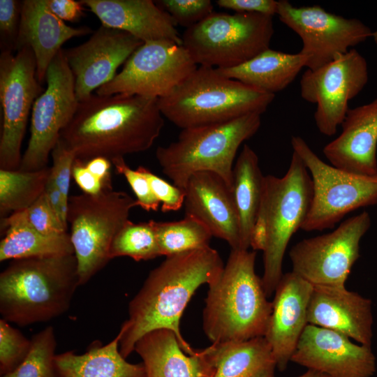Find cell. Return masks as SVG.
<instances>
[{"instance_id":"cell-1","label":"cell","mask_w":377,"mask_h":377,"mask_svg":"<svg viewBox=\"0 0 377 377\" xmlns=\"http://www.w3.org/2000/svg\"><path fill=\"white\" fill-rule=\"evenodd\" d=\"M223 267L219 252L210 246L165 257L129 303L128 318L119 330L122 356L126 358L142 336L158 329L173 331L182 350L194 354L196 350L180 332V319L197 289L216 281Z\"/></svg>"},{"instance_id":"cell-2","label":"cell","mask_w":377,"mask_h":377,"mask_svg":"<svg viewBox=\"0 0 377 377\" xmlns=\"http://www.w3.org/2000/svg\"><path fill=\"white\" fill-rule=\"evenodd\" d=\"M163 117L158 98L92 94L78 102L59 140L82 163L95 157L112 162L148 150L161 133Z\"/></svg>"},{"instance_id":"cell-3","label":"cell","mask_w":377,"mask_h":377,"mask_svg":"<svg viewBox=\"0 0 377 377\" xmlns=\"http://www.w3.org/2000/svg\"><path fill=\"white\" fill-rule=\"evenodd\" d=\"M256 257L255 251L231 249L220 276L208 286L202 329L212 343L265 336L272 304L256 273Z\"/></svg>"},{"instance_id":"cell-4","label":"cell","mask_w":377,"mask_h":377,"mask_svg":"<svg viewBox=\"0 0 377 377\" xmlns=\"http://www.w3.org/2000/svg\"><path fill=\"white\" fill-rule=\"evenodd\" d=\"M79 286L74 254L13 260L0 274L1 318L20 326L53 319Z\"/></svg>"},{"instance_id":"cell-5","label":"cell","mask_w":377,"mask_h":377,"mask_svg":"<svg viewBox=\"0 0 377 377\" xmlns=\"http://www.w3.org/2000/svg\"><path fill=\"white\" fill-rule=\"evenodd\" d=\"M312 198L310 174L293 151L287 172L281 177L264 176L260 207L250 247L263 252L261 278L267 297L274 293L283 276L282 264L292 236L307 216Z\"/></svg>"},{"instance_id":"cell-6","label":"cell","mask_w":377,"mask_h":377,"mask_svg":"<svg viewBox=\"0 0 377 377\" xmlns=\"http://www.w3.org/2000/svg\"><path fill=\"white\" fill-rule=\"evenodd\" d=\"M274 94L199 66L169 94L158 98L164 117L182 129L265 112Z\"/></svg>"},{"instance_id":"cell-7","label":"cell","mask_w":377,"mask_h":377,"mask_svg":"<svg viewBox=\"0 0 377 377\" xmlns=\"http://www.w3.org/2000/svg\"><path fill=\"white\" fill-rule=\"evenodd\" d=\"M261 124V114L182 129L177 139L159 146L156 158L164 175L185 190L190 177L200 172L220 176L232 191L234 160L240 145L253 136Z\"/></svg>"},{"instance_id":"cell-8","label":"cell","mask_w":377,"mask_h":377,"mask_svg":"<svg viewBox=\"0 0 377 377\" xmlns=\"http://www.w3.org/2000/svg\"><path fill=\"white\" fill-rule=\"evenodd\" d=\"M273 17L212 13L184 32L182 45L197 65L230 68L269 48Z\"/></svg>"},{"instance_id":"cell-9","label":"cell","mask_w":377,"mask_h":377,"mask_svg":"<svg viewBox=\"0 0 377 377\" xmlns=\"http://www.w3.org/2000/svg\"><path fill=\"white\" fill-rule=\"evenodd\" d=\"M135 206V199L129 194L113 189L69 197L67 222L80 286L87 283L110 260L112 242Z\"/></svg>"},{"instance_id":"cell-10","label":"cell","mask_w":377,"mask_h":377,"mask_svg":"<svg viewBox=\"0 0 377 377\" xmlns=\"http://www.w3.org/2000/svg\"><path fill=\"white\" fill-rule=\"evenodd\" d=\"M291 145L312 182L311 205L302 230L321 231L332 228L346 214L377 205V173L357 174L327 164L299 136L292 137Z\"/></svg>"},{"instance_id":"cell-11","label":"cell","mask_w":377,"mask_h":377,"mask_svg":"<svg viewBox=\"0 0 377 377\" xmlns=\"http://www.w3.org/2000/svg\"><path fill=\"white\" fill-rule=\"evenodd\" d=\"M44 91L36 76L33 51L24 47L16 52H1L0 102L2 125L0 169L17 170L29 114Z\"/></svg>"},{"instance_id":"cell-12","label":"cell","mask_w":377,"mask_h":377,"mask_svg":"<svg viewBox=\"0 0 377 377\" xmlns=\"http://www.w3.org/2000/svg\"><path fill=\"white\" fill-rule=\"evenodd\" d=\"M45 82V89L32 108L30 138L18 169L21 171L38 170L47 166L61 131L73 119L78 105L74 77L64 49L50 64Z\"/></svg>"},{"instance_id":"cell-13","label":"cell","mask_w":377,"mask_h":377,"mask_svg":"<svg viewBox=\"0 0 377 377\" xmlns=\"http://www.w3.org/2000/svg\"><path fill=\"white\" fill-rule=\"evenodd\" d=\"M198 67L182 45L170 40L143 43L121 71L96 94L161 98L169 94Z\"/></svg>"},{"instance_id":"cell-14","label":"cell","mask_w":377,"mask_h":377,"mask_svg":"<svg viewBox=\"0 0 377 377\" xmlns=\"http://www.w3.org/2000/svg\"><path fill=\"white\" fill-rule=\"evenodd\" d=\"M364 211L342 222L334 231L294 245L289 256L293 272L313 286H345L360 256V243L371 227Z\"/></svg>"},{"instance_id":"cell-15","label":"cell","mask_w":377,"mask_h":377,"mask_svg":"<svg viewBox=\"0 0 377 377\" xmlns=\"http://www.w3.org/2000/svg\"><path fill=\"white\" fill-rule=\"evenodd\" d=\"M276 15L302 41L300 52L306 67L317 69L346 54L372 36L371 29L356 18H346L319 6L296 7L278 1Z\"/></svg>"},{"instance_id":"cell-16","label":"cell","mask_w":377,"mask_h":377,"mask_svg":"<svg viewBox=\"0 0 377 377\" xmlns=\"http://www.w3.org/2000/svg\"><path fill=\"white\" fill-rule=\"evenodd\" d=\"M369 80L368 65L355 49L315 70L306 69L300 82V94L316 105L314 120L319 132L334 135L350 109L348 102Z\"/></svg>"},{"instance_id":"cell-17","label":"cell","mask_w":377,"mask_h":377,"mask_svg":"<svg viewBox=\"0 0 377 377\" xmlns=\"http://www.w3.org/2000/svg\"><path fill=\"white\" fill-rule=\"evenodd\" d=\"M143 43L131 34L101 26L82 44L64 50L74 77L75 94L83 101L110 82L117 70Z\"/></svg>"},{"instance_id":"cell-18","label":"cell","mask_w":377,"mask_h":377,"mask_svg":"<svg viewBox=\"0 0 377 377\" xmlns=\"http://www.w3.org/2000/svg\"><path fill=\"white\" fill-rule=\"evenodd\" d=\"M336 331L308 324L291 362L329 377H371L376 357L371 346L356 344Z\"/></svg>"},{"instance_id":"cell-19","label":"cell","mask_w":377,"mask_h":377,"mask_svg":"<svg viewBox=\"0 0 377 377\" xmlns=\"http://www.w3.org/2000/svg\"><path fill=\"white\" fill-rule=\"evenodd\" d=\"M313 286L293 272L278 283L264 337L269 343L280 371L286 369L308 325V306Z\"/></svg>"},{"instance_id":"cell-20","label":"cell","mask_w":377,"mask_h":377,"mask_svg":"<svg viewBox=\"0 0 377 377\" xmlns=\"http://www.w3.org/2000/svg\"><path fill=\"white\" fill-rule=\"evenodd\" d=\"M372 302L346 286H313L308 324L330 329L360 344L371 346L374 322Z\"/></svg>"},{"instance_id":"cell-21","label":"cell","mask_w":377,"mask_h":377,"mask_svg":"<svg viewBox=\"0 0 377 377\" xmlns=\"http://www.w3.org/2000/svg\"><path fill=\"white\" fill-rule=\"evenodd\" d=\"M185 216L202 222L212 236L225 240L231 249L240 246L239 223L232 191L218 175L200 172L185 187Z\"/></svg>"},{"instance_id":"cell-22","label":"cell","mask_w":377,"mask_h":377,"mask_svg":"<svg viewBox=\"0 0 377 377\" xmlns=\"http://www.w3.org/2000/svg\"><path fill=\"white\" fill-rule=\"evenodd\" d=\"M341 134L323 152L331 165L362 175L377 173V98L349 109Z\"/></svg>"},{"instance_id":"cell-23","label":"cell","mask_w":377,"mask_h":377,"mask_svg":"<svg viewBox=\"0 0 377 377\" xmlns=\"http://www.w3.org/2000/svg\"><path fill=\"white\" fill-rule=\"evenodd\" d=\"M134 351L141 357L146 377H214L216 371L213 344L193 355L181 348L175 333L158 329L142 336Z\"/></svg>"},{"instance_id":"cell-24","label":"cell","mask_w":377,"mask_h":377,"mask_svg":"<svg viewBox=\"0 0 377 377\" xmlns=\"http://www.w3.org/2000/svg\"><path fill=\"white\" fill-rule=\"evenodd\" d=\"M108 28L127 32L143 43L170 40L182 45L176 24L151 0H81Z\"/></svg>"},{"instance_id":"cell-25","label":"cell","mask_w":377,"mask_h":377,"mask_svg":"<svg viewBox=\"0 0 377 377\" xmlns=\"http://www.w3.org/2000/svg\"><path fill=\"white\" fill-rule=\"evenodd\" d=\"M87 27H72L56 16L47 7V0L22 1L21 20L16 52L24 47L34 52L36 76L42 84L47 71L68 40L89 34Z\"/></svg>"},{"instance_id":"cell-26","label":"cell","mask_w":377,"mask_h":377,"mask_svg":"<svg viewBox=\"0 0 377 377\" xmlns=\"http://www.w3.org/2000/svg\"><path fill=\"white\" fill-rule=\"evenodd\" d=\"M306 62V57L300 52L290 54L268 48L239 66L216 69L226 77L274 94L291 84Z\"/></svg>"},{"instance_id":"cell-27","label":"cell","mask_w":377,"mask_h":377,"mask_svg":"<svg viewBox=\"0 0 377 377\" xmlns=\"http://www.w3.org/2000/svg\"><path fill=\"white\" fill-rule=\"evenodd\" d=\"M119 331L110 343L96 341L83 354L67 351L55 356L63 377H146L142 362L126 361L119 350Z\"/></svg>"},{"instance_id":"cell-28","label":"cell","mask_w":377,"mask_h":377,"mask_svg":"<svg viewBox=\"0 0 377 377\" xmlns=\"http://www.w3.org/2000/svg\"><path fill=\"white\" fill-rule=\"evenodd\" d=\"M0 261L33 258H49L74 254L69 233L47 235L33 228L21 212L1 219Z\"/></svg>"},{"instance_id":"cell-29","label":"cell","mask_w":377,"mask_h":377,"mask_svg":"<svg viewBox=\"0 0 377 377\" xmlns=\"http://www.w3.org/2000/svg\"><path fill=\"white\" fill-rule=\"evenodd\" d=\"M263 182L256 153L244 145L234 164L232 185L239 217L240 249L250 247L251 232L261 204Z\"/></svg>"},{"instance_id":"cell-30","label":"cell","mask_w":377,"mask_h":377,"mask_svg":"<svg viewBox=\"0 0 377 377\" xmlns=\"http://www.w3.org/2000/svg\"><path fill=\"white\" fill-rule=\"evenodd\" d=\"M214 346V377H274L276 362L264 337Z\"/></svg>"},{"instance_id":"cell-31","label":"cell","mask_w":377,"mask_h":377,"mask_svg":"<svg viewBox=\"0 0 377 377\" xmlns=\"http://www.w3.org/2000/svg\"><path fill=\"white\" fill-rule=\"evenodd\" d=\"M51 168L34 171L0 169L1 219L29 208L45 192Z\"/></svg>"},{"instance_id":"cell-32","label":"cell","mask_w":377,"mask_h":377,"mask_svg":"<svg viewBox=\"0 0 377 377\" xmlns=\"http://www.w3.org/2000/svg\"><path fill=\"white\" fill-rule=\"evenodd\" d=\"M153 221L161 256L202 249L209 246V230L194 217L185 216L177 221Z\"/></svg>"},{"instance_id":"cell-33","label":"cell","mask_w":377,"mask_h":377,"mask_svg":"<svg viewBox=\"0 0 377 377\" xmlns=\"http://www.w3.org/2000/svg\"><path fill=\"white\" fill-rule=\"evenodd\" d=\"M109 255L110 260L127 256L135 261L161 256L153 221L135 223L128 220L114 236Z\"/></svg>"},{"instance_id":"cell-34","label":"cell","mask_w":377,"mask_h":377,"mask_svg":"<svg viewBox=\"0 0 377 377\" xmlns=\"http://www.w3.org/2000/svg\"><path fill=\"white\" fill-rule=\"evenodd\" d=\"M56 346L54 330L47 326L32 336L29 352L20 366L1 377H63L55 362Z\"/></svg>"},{"instance_id":"cell-35","label":"cell","mask_w":377,"mask_h":377,"mask_svg":"<svg viewBox=\"0 0 377 377\" xmlns=\"http://www.w3.org/2000/svg\"><path fill=\"white\" fill-rule=\"evenodd\" d=\"M31 348L28 339L9 322L0 320V374H9L24 361Z\"/></svg>"},{"instance_id":"cell-36","label":"cell","mask_w":377,"mask_h":377,"mask_svg":"<svg viewBox=\"0 0 377 377\" xmlns=\"http://www.w3.org/2000/svg\"><path fill=\"white\" fill-rule=\"evenodd\" d=\"M172 17L175 23L186 29L198 24L213 13L209 0H158L154 1Z\"/></svg>"},{"instance_id":"cell-37","label":"cell","mask_w":377,"mask_h":377,"mask_svg":"<svg viewBox=\"0 0 377 377\" xmlns=\"http://www.w3.org/2000/svg\"><path fill=\"white\" fill-rule=\"evenodd\" d=\"M25 221L33 228L47 235H61L67 232L43 194L29 208L21 211Z\"/></svg>"},{"instance_id":"cell-38","label":"cell","mask_w":377,"mask_h":377,"mask_svg":"<svg viewBox=\"0 0 377 377\" xmlns=\"http://www.w3.org/2000/svg\"><path fill=\"white\" fill-rule=\"evenodd\" d=\"M117 173L123 175L131 187L136 199L137 206L145 211H157L159 200L153 193L148 180L137 169H131L126 163L124 158L112 161Z\"/></svg>"},{"instance_id":"cell-39","label":"cell","mask_w":377,"mask_h":377,"mask_svg":"<svg viewBox=\"0 0 377 377\" xmlns=\"http://www.w3.org/2000/svg\"><path fill=\"white\" fill-rule=\"evenodd\" d=\"M22 1L0 0V46L1 52L16 51Z\"/></svg>"},{"instance_id":"cell-40","label":"cell","mask_w":377,"mask_h":377,"mask_svg":"<svg viewBox=\"0 0 377 377\" xmlns=\"http://www.w3.org/2000/svg\"><path fill=\"white\" fill-rule=\"evenodd\" d=\"M137 170L148 180L153 193L161 203L163 212L181 209L184 202V190L168 183L145 167L139 166Z\"/></svg>"},{"instance_id":"cell-41","label":"cell","mask_w":377,"mask_h":377,"mask_svg":"<svg viewBox=\"0 0 377 377\" xmlns=\"http://www.w3.org/2000/svg\"><path fill=\"white\" fill-rule=\"evenodd\" d=\"M52 165L50 177L61 191L66 202H68L72 169L75 161L74 154L59 140L52 153Z\"/></svg>"},{"instance_id":"cell-42","label":"cell","mask_w":377,"mask_h":377,"mask_svg":"<svg viewBox=\"0 0 377 377\" xmlns=\"http://www.w3.org/2000/svg\"><path fill=\"white\" fill-rule=\"evenodd\" d=\"M223 8L240 13H258L273 17L277 12L278 1L274 0H218Z\"/></svg>"},{"instance_id":"cell-43","label":"cell","mask_w":377,"mask_h":377,"mask_svg":"<svg viewBox=\"0 0 377 377\" xmlns=\"http://www.w3.org/2000/svg\"><path fill=\"white\" fill-rule=\"evenodd\" d=\"M72 177L84 193L97 195L106 190L103 183L87 168L85 163L76 159L73 165Z\"/></svg>"},{"instance_id":"cell-44","label":"cell","mask_w":377,"mask_h":377,"mask_svg":"<svg viewBox=\"0 0 377 377\" xmlns=\"http://www.w3.org/2000/svg\"><path fill=\"white\" fill-rule=\"evenodd\" d=\"M48 8L63 21L76 22L83 15L84 6L79 1L47 0Z\"/></svg>"},{"instance_id":"cell-45","label":"cell","mask_w":377,"mask_h":377,"mask_svg":"<svg viewBox=\"0 0 377 377\" xmlns=\"http://www.w3.org/2000/svg\"><path fill=\"white\" fill-rule=\"evenodd\" d=\"M45 193L51 207L58 216L64 228L67 230L68 202L64 200L61 191L52 181L51 177H50L46 184Z\"/></svg>"},{"instance_id":"cell-46","label":"cell","mask_w":377,"mask_h":377,"mask_svg":"<svg viewBox=\"0 0 377 377\" xmlns=\"http://www.w3.org/2000/svg\"><path fill=\"white\" fill-rule=\"evenodd\" d=\"M112 163L104 157H95L85 163L87 168L103 183L106 190L112 189Z\"/></svg>"},{"instance_id":"cell-47","label":"cell","mask_w":377,"mask_h":377,"mask_svg":"<svg viewBox=\"0 0 377 377\" xmlns=\"http://www.w3.org/2000/svg\"><path fill=\"white\" fill-rule=\"evenodd\" d=\"M297 377H329V376L319 371L308 369L304 374Z\"/></svg>"},{"instance_id":"cell-48","label":"cell","mask_w":377,"mask_h":377,"mask_svg":"<svg viewBox=\"0 0 377 377\" xmlns=\"http://www.w3.org/2000/svg\"><path fill=\"white\" fill-rule=\"evenodd\" d=\"M375 43L377 44V30L372 33V36Z\"/></svg>"}]
</instances>
